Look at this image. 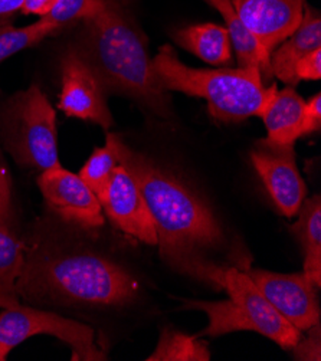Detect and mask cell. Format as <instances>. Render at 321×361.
<instances>
[{
  "label": "cell",
  "instance_id": "1",
  "mask_svg": "<svg viewBox=\"0 0 321 361\" xmlns=\"http://www.w3.org/2000/svg\"><path fill=\"white\" fill-rule=\"evenodd\" d=\"M121 164L146 199L164 262L177 272L224 288L225 269L206 258V252L226 246L225 231L212 209L179 178L128 147Z\"/></svg>",
  "mask_w": 321,
  "mask_h": 361
},
{
  "label": "cell",
  "instance_id": "2",
  "mask_svg": "<svg viewBox=\"0 0 321 361\" xmlns=\"http://www.w3.org/2000/svg\"><path fill=\"white\" fill-rule=\"evenodd\" d=\"M140 291L121 265L84 247L25 246L16 279L19 298L35 307H124Z\"/></svg>",
  "mask_w": 321,
  "mask_h": 361
},
{
  "label": "cell",
  "instance_id": "3",
  "mask_svg": "<svg viewBox=\"0 0 321 361\" xmlns=\"http://www.w3.org/2000/svg\"><path fill=\"white\" fill-rule=\"evenodd\" d=\"M77 51L94 69L107 94L126 95L159 117L171 116L169 91L157 82L146 39L116 0L84 20Z\"/></svg>",
  "mask_w": 321,
  "mask_h": 361
},
{
  "label": "cell",
  "instance_id": "4",
  "mask_svg": "<svg viewBox=\"0 0 321 361\" xmlns=\"http://www.w3.org/2000/svg\"><path fill=\"white\" fill-rule=\"evenodd\" d=\"M152 69L163 90L203 98L209 114L224 123L261 117L277 92V85L265 87L262 75L255 69L190 68L169 45L162 47L152 59Z\"/></svg>",
  "mask_w": 321,
  "mask_h": 361
},
{
  "label": "cell",
  "instance_id": "5",
  "mask_svg": "<svg viewBox=\"0 0 321 361\" xmlns=\"http://www.w3.org/2000/svg\"><path fill=\"white\" fill-rule=\"evenodd\" d=\"M226 301H186L185 308L203 311L209 324L205 336L219 337L235 331H257L284 350H291L303 333L285 319L261 294L246 272L226 268L224 272Z\"/></svg>",
  "mask_w": 321,
  "mask_h": 361
},
{
  "label": "cell",
  "instance_id": "6",
  "mask_svg": "<svg viewBox=\"0 0 321 361\" xmlns=\"http://www.w3.org/2000/svg\"><path fill=\"white\" fill-rule=\"evenodd\" d=\"M0 138L22 167L45 171L61 166L56 114L37 84L16 92L0 108Z\"/></svg>",
  "mask_w": 321,
  "mask_h": 361
},
{
  "label": "cell",
  "instance_id": "7",
  "mask_svg": "<svg viewBox=\"0 0 321 361\" xmlns=\"http://www.w3.org/2000/svg\"><path fill=\"white\" fill-rule=\"evenodd\" d=\"M40 334L52 336L66 343L73 350V360H107L104 351L97 345L94 329L87 324L22 304L0 312V354L4 360L20 343Z\"/></svg>",
  "mask_w": 321,
  "mask_h": 361
},
{
  "label": "cell",
  "instance_id": "8",
  "mask_svg": "<svg viewBox=\"0 0 321 361\" xmlns=\"http://www.w3.org/2000/svg\"><path fill=\"white\" fill-rule=\"evenodd\" d=\"M59 110L68 117L95 123L102 128L113 126L107 102V91L88 62L75 47H69L61 58Z\"/></svg>",
  "mask_w": 321,
  "mask_h": 361
},
{
  "label": "cell",
  "instance_id": "9",
  "mask_svg": "<svg viewBox=\"0 0 321 361\" xmlns=\"http://www.w3.org/2000/svg\"><path fill=\"white\" fill-rule=\"evenodd\" d=\"M38 186L45 204L61 221L81 229L104 225L102 206L78 174L58 166L41 171Z\"/></svg>",
  "mask_w": 321,
  "mask_h": 361
},
{
  "label": "cell",
  "instance_id": "10",
  "mask_svg": "<svg viewBox=\"0 0 321 361\" xmlns=\"http://www.w3.org/2000/svg\"><path fill=\"white\" fill-rule=\"evenodd\" d=\"M253 279L267 301L301 333L320 322L318 286L304 274H277L249 269Z\"/></svg>",
  "mask_w": 321,
  "mask_h": 361
},
{
  "label": "cell",
  "instance_id": "11",
  "mask_svg": "<svg viewBox=\"0 0 321 361\" xmlns=\"http://www.w3.org/2000/svg\"><path fill=\"white\" fill-rule=\"evenodd\" d=\"M253 164L278 210L293 218L307 195V186L297 169L294 144H272L265 138L251 152Z\"/></svg>",
  "mask_w": 321,
  "mask_h": 361
},
{
  "label": "cell",
  "instance_id": "12",
  "mask_svg": "<svg viewBox=\"0 0 321 361\" xmlns=\"http://www.w3.org/2000/svg\"><path fill=\"white\" fill-rule=\"evenodd\" d=\"M101 206L107 218L121 232L147 245H157V233L146 199L124 164L116 167Z\"/></svg>",
  "mask_w": 321,
  "mask_h": 361
},
{
  "label": "cell",
  "instance_id": "13",
  "mask_svg": "<svg viewBox=\"0 0 321 361\" xmlns=\"http://www.w3.org/2000/svg\"><path fill=\"white\" fill-rule=\"evenodd\" d=\"M241 22L272 54L298 27L304 0H231Z\"/></svg>",
  "mask_w": 321,
  "mask_h": 361
},
{
  "label": "cell",
  "instance_id": "14",
  "mask_svg": "<svg viewBox=\"0 0 321 361\" xmlns=\"http://www.w3.org/2000/svg\"><path fill=\"white\" fill-rule=\"evenodd\" d=\"M318 48H321L320 13L310 6H304L303 19L298 27L271 54L269 63L272 77L294 87L298 82L294 75L297 62Z\"/></svg>",
  "mask_w": 321,
  "mask_h": 361
},
{
  "label": "cell",
  "instance_id": "15",
  "mask_svg": "<svg viewBox=\"0 0 321 361\" xmlns=\"http://www.w3.org/2000/svg\"><path fill=\"white\" fill-rule=\"evenodd\" d=\"M305 101L293 87L277 90L261 117L267 127V141L272 144H294L301 137Z\"/></svg>",
  "mask_w": 321,
  "mask_h": 361
},
{
  "label": "cell",
  "instance_id": "16",
  "mask_svg": "<svg viewBox=\"0 0 321 361\" xmlns=\"http://www.w3.org/2000/svg\"><path fill=\"white\" fill-rule=\"evenodd\" d=\"M215 9L222 15L229 33L231 45L235 49L239 68L255 69L262 75V80H271V54L261 45L255 35L249 30L238 18L232 8L231 0H222Z\"/></svg>",
  "mask_w": 321,
  "mask_h": 361
},
{
  "label": "cell",
  "instance_id": "17",
  "mask_svg": "<svg viewBox=\"0 0 321 361\" xmlns=\"http://www.w3.org/2000/svg\"><path fill=\"white\" fill-rule=\"evenodd\" d=\"M174 41L207 63L225 65L232 61V47L225 26L215 23L192 25L177 30Z\"/></svg>",
  "mask_w": 321,
  "mask_h": 361
},
{
  "label": "cell",
  "instance_id": "18",
  "mask_svg": "<svg viewBox=\"0 0 321 361\" xmlns=\"http://www.w3.org/2000/svg\"><path fill=\"white\" fill-rule=\"evenodd\" d=\"M300 218L291 231L304 249L303 272L315 286L321 285V199L314 196L304 199L300 209Z\"/></svg>",
  "mask_w": 321,
  "mask_h": 361
},
{
  "label": "cell",
  "instance_id": "19",
  "mask_svg": "<svg viewBox=\"0 0 321 361\" xmlns=\"http://www.w3.org/2000/svg\"><path fill=\"white\" fill-rule=\"evenodd\" d=\"M126 147L127 146L117 134L109 133L107 134L105 146L95 149L78 173V176L98 197L99 203L105 196L116 167L121 164Z\"/></svg>",
  "mask_w": 321,
  "mask_h": 361
},
{
  "label": "cell",
  "instance_id": "20",
  "mask_svg": "<svg viewBox=\"0 0 321 361\" xmlns=\"http://www.w3.org/2000/svg\"><path fill=\"white\" fill-rule=\"evenodd\" d=\"M25 243L16 235L0 228V308H15L20 305L16 293V279L23 264Z\"/></svg>",
  "mask_w": 321,
  "mask_h": 361
},
{
  "label": "cell",
  "instance_id": "21",
  "mask_svg": "<svg viewBox=\"0 0 321 361\" xmlns=\"http://www.w3.org/2000/svg\"><path fill=\"white\" fill-rule=\"evenodd\" d=\"M147 361H209L210 351L198 336H188L173 329H164L156 350Z\"/></svg>",
  "mask_w": 321,
  "mask_h": 361
},
{
  "label": "cell",
  "instance_id": "22",
  "mask_svg": "<svg viewBox=\"0 0 321 361\" xmlns=\"http://www.w3.org/2000/svg\"><path fill=\"white\" fill-rule=\"evenodd\" d=\"M58 29V26L47 23L41 19L23 27H15L9 23H2L0 25V65L15 54L40 44L47 36H51Z\"/></svg>",
  "mask_w": 321,
  "mask_h": 361
},
{
  "label": "cell",
  "instance_id": "23",
  "mask_svg": "<svg viewBox=\"0 0 321 361\" xmlns=\"http://www.w3.org/2000/svg\"><path fill=\"white\" fill-rule=\"evenodd\" d=\"M104 5L105 0H58L41 20L52 23L61 29L66 23L85 20L94 16L104 8Z\"/></svg>",
  "mask_w": 321,
  "mask_h": 361
},
{
  "label": "cell",
  "instance_id": "24",
  "mask_svg": "<svg viewBox=\"0 0 321 361\" xmlns=\"http://www.w3.org/2000/svg\"><path fill=\"white\" fill-rule=\"evenodd\" d=\"M15 212L12 197V178L6 166L0 160V228L13 232Z\"/></svg>",
  "mask_w": 321,
  "mask_h": 361
},
{
  "label": "cell",
  "instance_id": "25",
  "mask_svg": "<svg viewBox=\"0 0 321 361\" xmlns=\"http://www.w3.org/2000/svg\"><path fill=\"white\" fill-rule=\"evenodd\" d=\"M305 337L301 336L298 343L291 348L296 360H321V337H320V322L308 329Z\"/></svg>",
  "mask_w": 321,
  "mask_h": 361
},
{
  "label": "cell",
  "instance_id": "26",
  "mask_svg": "<svg viewBox=\"0 0 321 361\" xmlns=\"http://www.w3.org/2000/svg\"><path fill=\"white\" fill-rule=\"evenodd\" d=\"M296 80L303 81H317L321 78V48L310 52L301 58L294 68Z\"/></svg>",
  "mask_w": 321,
  "mask_h": 361
},
{
  "label": "cell",
  "instance_id": "27",
  "mask_svg": "<svg viewBox=\"0 0 321 361\" xmlns=\"http://www.w3.org/2000/svg\"><path fill=\"white\" fill-rule=\"evenodd\" d=\"M321 128V95L315 94L304 106V116L301 124V137L320 131Z\"/></svg>",
  "mask_w": 321,
  "mask_h": 361
},
{
  "label": "cell",
  "instance_id": "28",
  "mask_svg": "<svg viewBox=\"0 0 321 361\" xmlns=\"http://www.w3.org/2000/svg\"><path fill=\"white\" fill-rule=\"evenodd\" d=\"M58 0H23L20 13L23 15H35V16H45Z\"/></svg>",
  "mask_w": 321,
  "mask_h": 361
},
{
  "label": "cell",
  "instance_id": "29",
  "mask_svg": "<svg viewBox=\"0 0 321 361\" xmlns=\"http://www.w3.org/2000/svg\"><path fill=\"white\" fill-rule=\"evenodd\" d=\"M23 0H0V25L20 12Z\"/></svg>",
  "mask_w": 321,
  "mask_h": 361
},
{
  "label": "cell",
  "instance_id": "30",
  "mask_svg": "<svg viewBox=\"0 0 321 361\" xmlns=\"http://www.w3.org/2000/svg\"><path fill=\"white\" fill-rule=\"evenodd\" d=\"M205 2H206V4H209L210 6L215 8V6H217L219 2H222V0H205Z\"/></svg>",
  "mask_w": 321,
  "mask_h": 361
},
{
  "label": "cell",
  "instance_id": "31",
  "mask_svg": "<svg viewBox=\"0 0 321 361\" xmlns=\"http://www.w3.org/2000/svg\"><path fill=\"white\" fill-rule=\"evenodd\" d=\"M0 361H5V360H4V357H2V354H0Z\"/></svg>",
  "mask_w": 321,
  "mask_h": 361
}]
</instances>
